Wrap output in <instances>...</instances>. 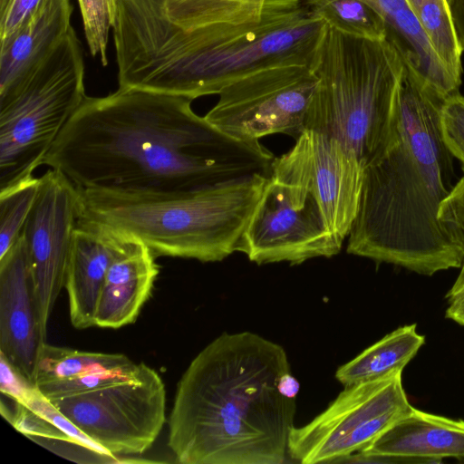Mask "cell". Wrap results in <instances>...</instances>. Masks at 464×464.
Masks as SVG:
<instances>
[{
	"label": "cell",
	"instance_id": "2e32d148",
	"mask_svg": "<svg viewBox=\"0 0 464 464\" xmlns=\"http://www.w3.org/2000/svg\"><path fill=\"white\" fill-rule=\"evenodd\" d=\"M142 364L121 353L84 352L44 342L36 360L34 384L52 401L131 379Z\"/></svg>",
	"mask_w": 464,
	"mask_h": 464
},
{
	"label": "cell",
	"instance_id": "3957f363",
	"mask_svg": "<svg viewBox=\"0 0 464 464\" xmlns=\"http://www.w3.org/2000/svg\"><path fill=\"white\" fill-rule=\"evenodd\" d=\"M326 23L302 0H267L262 18L186 30L165 0H118L112 27L119 88L194 100L256 72L312 66Z\"/></svg>",
	"mask_w": 464,
	"mask_h": 464
},
{
	"label": "cell",
	"instance_id": "1f68e13d",
	"mask_svg": "<svg viewBox=\"0 0 464 464\" xmlns=\"http://www.w3.org/2000/svg\"><path fill=\"white\" fill-rule=\"evenodd\" d=\"M278 387L283 395L295 400L300 390V383L289 372L282 376Z\"/></svg>",
	"mask_w": 464,
	"mask_h": 464
},
{
	"label": "cell",
	"instance_id": "d6986e66",
	"mask_svg": "<svg viewBox=\"0 0 464 464\" xmlns=\"http://www.w3.org/2000/svg\"><path fill=\"white\" fill-rule=\"evenodd\" d=\"M366 455L404 457L422 463L445 458L464 461V420L411 408L360 451Z\"/></svg>",
	"mask_w": 464,
	"mask_h": 464
},
{
	"label": "cell",
	"instance_id": "52a82bcc",
	"mask_svg": "<svg viewBox=\"0 0 464 464\" xmlns=\"http://www.w3.org/2000/svg\"><path fill=\"white\" fill-rule=\"evenodd\" d=\"M86 96L82 46L72 26L24 83L0 100V191L44 165Z\"/></svg>",
	"mask_w": 464,
	"mask_h": 464
},
{
	"label": "cell",
	"instance_id": "8992f818",
	"mask_svg": "<svg viewBox=\"0 0 464 464\" xmlns=\"http://www.w3.org/2000/svg\"><path fill=\"white\" fill-rule=\"evenodd\" d=\"M318 84L305 118L311 130L335 139L364 169L393 130L403 61L386 40H371L326 24L312 64Z\"/></svg>",
	"mask_w": 464,
	"mask_h": 464
},
{
	"label": "cell",
	"instance_id": "f546056e",
	"mask_svg": "<svg viewBox=\"0 0 464 464\" xmlns=\"http://www.w3.org/2000/svg\"><path fill=\"white\" fill-rule=\"evenodd\" d=\"M451 11L457 36L464 52V0H455Z\"/></svg>",
	"mask_w": 464,
	"mask_h": 464
},
{
	"label": "cell",
	"instance_id": "d6a6232c",
	"mask_svg": "<svg viewBox=\"0 0 464 464\" xmlns=\"http://www.w3.org/2000/svg\"><path fill=\"white\" fill-rule=\"evenodd\" d=\"M464 295V262L462 266L460 267L459 274L455 280L452 286L447 292L445 297L448 300V303L457 299L458 297Z\"/></svg>",
	"mask_w": 464,
	"mask_h": 464
},
{
	"label": "cell",
	"instance_id": "484cf974",
	"mask_svg": "<svg viewBox=\"0 0 464 464\" xmlns=\"http://www.w3.org/2000/svg\"><path fill=\"white\" fill-rule=\"evenodd\" d=\"M85 39L91 54L107 65V45L112 29L118 0H78Z\"/></svg>",
	"mask_w": 464,
	"mask_h": 464
},
{
	"label": "cell",
	"instance_id": "f1b7e54d",
	"mask_svg": "<svg viewBox=\"0 0 464 464\" xmlns=\"http://www.w3.org/2000/svg\"><path fill=\"white\" fill-rule=\"evenodd\" d=\"M44 0H0V41L15 33L37 11Z\"/></svg>",
	"mask_w": 464,
	"mask_h": 464
},
{
	"label": "cell",
	"instance_id": "9c48e42d",
	"mask_svg": "<svg viewBox=\"0 0 464 464\" xmlns=\"http://www.w3.org/2000/svg\"><path fill=\"white\" fill-rule=\"evenodd\" d=\"M87 437L113 456L149 450L166 421V390L146 365L135 377L51 401Z\"/></svg>",
	"mask_w": 464,
	"mask_h": 464
},
{
	"label": "cell",
	"instance_id": "836d02e7",
	"mask_svg": "<svg viewBox=\"0 0 464 464\" xmlns=\"http://www.w3.org/2000/svg\"><path fill=\"white\" fill-rule=\"evenodd\" d=\"M448 3L450 5V6L453 5V3L455 2V0H447Z\"/></svg>",
	"mask_w": 464,
	"mask_h": 464
},
{
	"label": "cell",
	"instance_id": "e0dca14e",
	"mask_svg": "<svg viewBox=\"0 0 464 464\" xmlns=\"http://www.w3.org/2000/svg\"><path fill=\"white\" fill-rule=\"evenodd\" d=\"M156 256L140 239H127L111 262L98 299L94 325L117 329L133 323L159 274Z\"/></svg>",
	"mask_w": 464,
	"mask_h": 464
},
{
	"label": "cell",
	"instance_id": "6da1fadb",
	"mask_svg": "<svg viewBox=\"0 0 464 464\" xmlns=\"http://www.w3.org/2000/svg\"><path fill=\"white\" fill-rule=\"evenodd\" d=\"M191 102L134 88L86 96L44 165L80 188L141 195L181 194L270 174L275 156L259 140L225 134Z\"/></svg>",
	"mask_w": 464,
	"mask_h": 464
},
{
	"label": "cell",
	"instance_id": "9a60e30c",
	"mask_svg": "<svg viewBox=\"0 0 464 464\" xmlns=\"http://www.w3.org/2000/svg\"><path fill=\"white\" fill-rule=\"evenodd\" d=\"M127 235L79 218L69 255L64 287L73 327L94 325L98 299L107 271L121 250Z\"/></svg>",
	"mask_w": 464,
	"mask_h": 464
},
{
	"label": "cell",
	"instance_id": "7a4b0ae2",
	"mask_svg": "<svg viewBox=\"0 0 464 464\" xmlns=\"http://www.w3.org/2000/svg\"><path fill=\"white\" fill-rule=\"evenodd\" d=\"M444 99L405 65L384 149L364 169L347 253L422 276L464 262V177L443 142Z\"/></svg>",
	"mask_w": 464,
	"mask_h": 464
},
{
	"label": "cell",
	"instance_id": "5b68a950",
	"mask_svg": "<svg viewBox=\"0 0 464 464\" xmlns=\"http://www.w3.org/2000/svg\"><path fill=\"white\" fill-rule=\"evenodd\" d=\"M268 175L173 195L78 188L80 218L134 237L154 256L222 261L239 240Z\"/></svg>",
	"mask_w": 464,
	"mask_h": 464
},
{
	"label": "cell",
	"instance_id": "d4e9b609",
	"mask_svg": "<svg viewBox=\"0 0 464 464\" xmlns=\"http://www.w3.org/2000/svg\"><path fill=\"white\" fill-rule=\"evenodd\" d=\"M40 177L25 179L0 191V257L16 243L34 204Z\"/></svg>",
	"mask_w": 464,
	"mask_h": 464
},
{
	"label": "cell",
	"instance_id": "44dd1931",
	"mask_svg": "<svg viewBox=\"0 0 464 464\" xmlns=\"http://www.w3.org/2000/svg\"><path fill=\"white\" fill-rule=\"evenodd\" d=\"M424 343L416 324L400 326L341 365L335 378L349 386L402 371Z\"/></svg>",
	"mask_w": 464,
	"mask_h": 464
},
{
	"label": "cell",
	"instance_id": "ffe728a7",
	"mask_svg": "<svg viewBox=\"0 0 464 464\" xmlns=\"http://www.w3.org/2000/svg\"><path fill=\"white\" fill-rule=\"evenodd\" d=\"M382 16L386 40L401 55L404 65L442 99L459 92L461 82L447 69L427 33L406 0H362Z\"/></svg>",
	"mask_w": 464,
	"mask_h": 464
},
{
	"label": "cell",
	"instance_id": "7c38bea8",
	"mask_svg": "<svg viewBox=\"0 0 464 464\" xmlns=\"http://www.w3.org/2000/svg\"><path fill=\"white\" fill-rule=\"evenodd\" d=\"M80 218L78 188L60 171L49 169L22 230L41 330L65 285L73 233Z\"/></svg>",
	"mask_w": 464,
	"mask_h": 464
},
{
	"label": "cell",
	"instance_id": "4316f807",
	"mask_svg": "<svg viewBox=\"0 0 464 464\" xmlns=\"http://www.w3.org/2000/svg\"><path fill=\"white\" fill-rule=\"evenodd\" d=\"M10 400L12 407L1 401V413L22 434L37 442L41 440L73 442L70 437L44 417L24 404L11 398Z\"/></svg>",
	"mask_w": 464,
	"mask_h": 464
},
{
	"label": "cell",
	"instance_id": "7402d4cb",
	"mask_svg": "<svg viewBox=\"0 0 464 464\" xmlns=\"http://www.w3.org/2000/svg\"><path fill=\"white\" fill-rule=\"evenodd\" d=\"M267 0H165L169 17L186 30L258 22Z\"/></svg>",
	"mask_w": 464,
	"mask_h": 464
},
{
	"label": "cell",
	"instance_id": "5bb4252c",
	"mask_svg": "<svg viewBox=\"0 0 464 464\" xmlns=\"http://www.w3.org/2000/svg\"><path fill=\"white\" fill-rule=\"evenodd\" d=\"M42 334L22 237L0 257V354L34 384Z\"/></svg>",
	"mask_w": 464,
	"mask_h": 464
},
{
	"label": "cell",
	"instance_id": "277c9868",
	"mask_svg": "<svg viewBox=\"0 0 464 464\" xmlns=\"http://www.w3.org/2000/svg\"><path fill=\"white\" fill-rule=\"evenodd\" d=\"M290 372L283 346L251 332L223 333L177 385L168 445L183 464H282L295 400L279 390Z\"/></svg>",
	"mask_w": 464,
	"mask_h": 464
},
{
	"label": "cell",
	"instance_id": "603a6c76",
	"mask_svg": "<svg viewBox=\"0 0 464 464\" xmlns=\"http://www.w3.org/2000/svg\"><path fill=\"white\" fill-rule=\"evenodd\" d=\"M427 33L437 54L459 82L463 72L451 6L447 0H406Z\"/></svg>",
	"mask_w": 464,
	"mask_h": 464
},
{
	"label": "cell",
	"instance_id": "83f0119b",
	"mask_svg": "<svg viewBox=\"0 0 464 464\" xmlns=\"http://www.w3.org/2000/svg\"><path fill=\"white\" fill-rule=\"evenodd\" d=\"M440 129L444 144L453 158L459 160L464 171V96L459 92L443 101Z\"/></svg>",
	"mask_w": 464,
	"mask_h": 464
},
{
	"label": "cell",
	"instance_id": "4fadbf2b",
	"mask_svg": "<svg viewBox=\"0 0 464 464\" xmlns=\"http://www.w3.org/2000/svg\"><path fill=\"white\" fill-rule=\"evenodd\" d=\"M363 171L338 140L307 130L287 152L275 158L270 174L312 192L332 231L344 241L357 213Z\"/></svg>",
	"mask_w": 464,
	"mask_h": 464
},
{
	"label": "cell",
	"instance_id": "8fae6325",
	"mask_svg": "<svg viewBox=\"0 0 464 464\" xmlns=\"http://www.w3.org/2000/svg\"><path fill=\"white\" fill-rule=\"evenodd\" d=\"M343 243L332 231L312 192L270 174L237 252L257 265H300L337 255Z\"/></svg>",
	"mask_w": 464,
	"mask_h": 464
},
{
	"label": "cell",
	"instance_id": "30bf717a",
	"mask_svg": "<svg viewBox=\"0 0 464 464\" xmlns=\"http://www.w3.org/2000/svg\"><path fill=\"white\" fill-rule=\"evenodd\" d=\"M318 84L310 65H279L226 86L205 119L225 134L246 141L305 131L307 110Z\"/></svg>",
	"mask_w": 464,
	"mask_h": 464
},
{
	"label": "cell",
	"instance_id": "ac0fdd59",
	"mask_svg": "<svg viewBox=\"0 0 464 464\" xmlns=\"http://www.w3.org/2000/svg\"><path fill=\"white\" fill-rule=\"evenodd\" d=\"M73 6L71 0H44L15 33L0 41V100L12 94L66 35Z\"/></svg>",
	"mask_w": 464,
	"mask_h": 464
},
{
	"label": "cell",
	"instance_id": "4dcf8cb0",
	"mask_svg": "<svg viewBox=\"0 0 464 464\" xmlns=\"http://www.w3.org/2000/svg\"><path fill=\"white\" fill-rule=\"evenodd\" d=\"M445 317L464 326V295L449 303Z\"/></svg>",
	"mask_w": 464,
	"mask_h": 464
},
{
	"label": "cell",
	"instance_id": "ba28073f",
	"mask_svg": "<svg viewBox=\"0 0 464 464\" xmlns=\"http://www.w3.org/2000/svg\"><path fill=\"white\" fill-rule=\"evenodd\" d=\"M402 371L342 391L310 422L293 427L288 455L303 464L342 462L362 451L411 408Z\"/></svg>",
	"mask_w": 464,
	"mask_h": 464
},
{
	"label": "cell",
	"instance_id": "cb8c5ba5",
	"mask_svg": "<svg viewBox=\"0 0 464 464\" xmlns=\"http://www.w3.org/2000/svg\"><path fill=\"white\" fill-rule=\"evenodd\" d=\"M327 24L349 34L384 40L386 31L380 14L362 0H302Z\"/></svg>",
	"mask_w": 464,
	"mask_h": 464
}]
</instances>
